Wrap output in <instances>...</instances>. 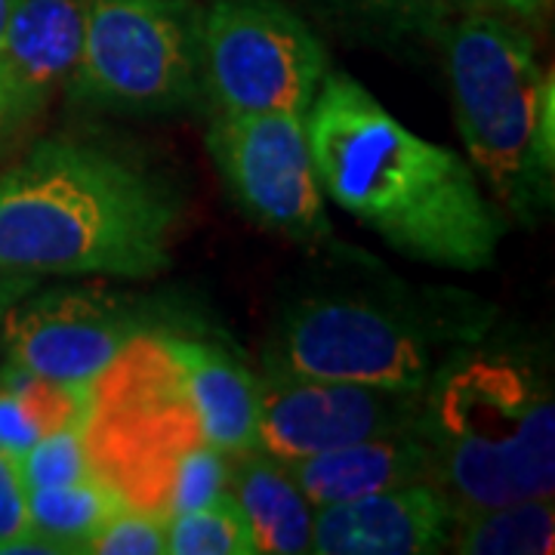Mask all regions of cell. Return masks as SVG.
Segmentation results:
<instances>
[{"label":"cell","mask_w":555,"mask_h":555,"mask_svg":"<svg viewBox=\"0 0 555 555\" xmlns=\"http://www.w3.org/2000/svg\"><path fill=\"white\" fill-rule=\"evenodd\" d=\"M306 137L324 198L396 254L456 272L494 266L503 219L481 195L473 164L416 137L352 75H324Z\"/></svg>","instance_id":"1"},{"label":"cell","mask_w":555,"mask_h":555,"mask_svg":"<svg viewBox=\"0 0 555 555\" xmlns=\"http://www.w3.org/2000/svg\"><path fill=\"white\" fill-rule=\"evenodd\" d=\"M173 192L100 142L47 137L0 173V272L142 278L170 266Z\"/></svg>","instance_id":"2"},{"label":"cell","mask_w":555,"mask_h":555,"mask_svg":"<svg viewBox=\"0 0 555 555\" xmlns=\"http://www.w3.org/2000/svg\"><path fill=\"white\" fill-rule=\"evenodd\" d=\"M257 374L222 343L145 327L93 383L87 441L96 473L118 485L192 444L259 448Z\"/></svg>","instance_id":"3"},{"label":"cell","mask_w":555,"mask_h":555,"mask_svg":"<svg viewBox=\"0 0 555 555\" xmlns=\"http://www.w3.org/2000/svg\"><path fill=\"white\" fill-rule=\"evenodd\" d=\"M485 339L454 349L420 396L416 429L454 516L555 491L550 377L534 358Z\"/></svg>","instance_id":"4"},{"label":"cell","mask_w":555,"mask_h":555,"mask_svg":"<svg viewBox=\"0 0 555 555\" xmlns=\"http://www.w3.org/2000/svg\"><path fill=\"white\" fill-rule=\"evenodd\" d=\"M438 43L476 177L509 219L537 225L555 201V80L534 35L491 10H463Z\"/></svg>","instance_id":"5"},{"label":"cell","mask_w":555,"mask_h":555,"mask_svg":"<svg viewBox=\"0 0 555 555\" xmlns=\"http://www.w3.org/2000/svg\"><path fill=\"white\" fill-rule=\"evenodd\" d=\"M496 309L454 287L297 299L266 346L269 367L423 396L460 346L488 337Z\"/></svg>","instance_id":"6"},{"label":"cell","mask_w":555,"mask_h":555,"mask_svg":"<svg viewBox=\"0 0 555 555\" xmlns=\"http://www.w3.org/2000/svg\"><path fill=\"white\" fill-rule=\"evenodd\" d=\"M201 16L198 0H87L65 96L130 115L189 108L201 96Z\"/></svg>","instance_id":"7"},{"label":"cell","mask_w":555,"mask_h":555,"mask_svg":"<svg viewBox=\"0 0 555 555\" xmlns=\"http://www.w3.org/2000/svg\"><path fill=\"white\" fill-rule=\"evenodd\" d=\"M331 72L324 40L281 0H214L201 16V96L210 112L306 115Z\"/></svg>","instance_id":"8"},{"label":"cell","mask_w":555,"mask_h":555,"mask_svg":"<svg viewBox=\"0 0 555 555\" xmlns=\"http://www.w3.org/2000/svg\"><path fill=\"white\" fill-rule=\"evenodd\" d=\"M207 152L225 192L259 229L299 244L331 238L306 115L210 112Z\"/></svg>","instance_id":"9"},{"label":"cell","mask_w":555,"mask_h":555,"mask_svg":"<svg viewBox=\"0 0 555 555\" xmlns=\"http://www.w3.org/2000/svg\"><path fill=\"white\" fill-rule=\"evenodd\" d=\"M149 327V318L127 294L102 284H40L10 309L0 327L3 361L75 392L93 383L118 352Z\"/></svg>","instance_id":"10"},{"label":"cell","mask_w":555,"mask_h":555,"mask_svg":"<svg viewBox=\"0 0 555 555\" xmlns=\"http://www.w3.org/2000/svg\"><path fill=\"white\" fill-rule=\"evenodd\" d=\"M259 451L281 463L411 429L420 396L287 374L262 364L257 374Z\"/></svg>","instance_id":"11"},{"label":"cell","mask_w":555,"mask_h":555,"mask_svg":"<svg viewBox=\"0 0 555 555\" xmlns=\"http://www.w3.org/2000/svg\"><path fill=\"white\" fill-rule=\"evenodd\" d=\"M454 506L436 481H414L377 494L318 506L312 553L433 555L448 553Z\"/></svg>","instance_id":"12"},{"label":"cell","mask_w":555,"mask_h":555,"mask_svg":"<svg viewBox=\"0 0 555 555\" xmlns=\"http://www.w3.org/2000/svg\"><path fill=\"white\" fill-rule=\"evenodd\" d=\"M83 28L87 0H16L0 38V72L20 124L72 78Z\"/></svg>","instance_id":"13"},{"label":"cell","mask_w":555,"mask_h":555,"mask_svg":"<svg viewBox=\"0 0 555 555\" xmlns=\"http://www.w3.org/2000/svg\"><path fill=\"white\" fill-rule=\"evenodd\" d=\"M284 466L315 509L414 481H433V456L416 426L291 460Z\"/></svg>","instance_id":"14"},{"label":"cell","mask_w":555,"mask_h":555,"mask_svg":"<svg viewBox=\"0 0 555 555\" xmlns=\"http://www.w3.org/2000/svg\"><path fill=\"white\" fill-rule=\"evenodd\" d=\"M229 494L238 500L250 525L257 555L312 553L315 506L299 491L287 466L266 451H244L232 456Z\"/></svg>","instance_id":"15"},{"label":"cell","mask_w":555,"mask_h":555,"mask_svg":"<svg viewBox=\"0 0 555 555\" xmlns=\"http://www.w3.org/2000/svg\"><path fill=\"white\" fill-rule=\"evenodd\" d=\"M90 396L35 377L16 364H0V451L20 456L43 436L87 426Z\"/></svg>","instance_id":"16"},{"label":"cell","mask_w":555,"mask_h":555,"mask_svg":"<svg viewBox=\"0 0 555 555\" xmlns=\"http://www.w3.org/2000/svg\"><path fill=\"white\" fill-rule=\"evenodd\" d=\"M339 35L396 50L404 43L438 40L469 0H312Z\"/></svg>","instance_id":"17"},{"label":"cell","mask_w":555,"mask_h":555,"mask_svg":"<svg viewBox=\"0 0 555 555\" xmlns=\"http://www.w3.org/2000/svg\"><path fill=\"white\" fill-rule=\"evenodd\" d=\"M553 496H528L456 516L448 553L550 555L555 550Z\"/></svg>","instance_id":"18"},{"label":"cell","mask_w":555,"mask_h":555,"mask_svg":"<svg viewBox=\"0 0 555 555\" xmlns=\"http://www.w3.org/2000/svg\"><path fill=\"white\" fill-rule=\"evenodd\" d=\"M124 506L127 500L105 476L28 491L31 531L50 537L68 555H83V543Z\"/></svg>","instance_id":"19"},{"label":"cell","mask_w":555,"mask_h":555,"mask_svg":"<svg viewBox=\"0 0 555 555\" xmlns=\"http://www.w3.org/2000/svg\"><path fill=\"white\" fill-rule=\"evenodd\" d=\"M167 555H257V543L238 500L222 494L167 518Z\"/></svg>","instance_id":"20"},{"label":"cell","mask_w":555,"mask_h":555,"mask_svg":"<svg viewBox=\"0 0 555 555\" xmlns=\"http://www.w3.org/2000/svg\"><path fill=\"white\" fill-rule=\"evenodd\" d=\"M16 460H20L22 481L28 491L62 488V485H75L83 478L100 476L93 454H90L87 426L56 429V433L35 441L28 451H22Z\"/></svg>","instance_id":"21"},{"label":"cell","mask_w":555,"mask_h":555,"mask_svg":"<svg viewBox=\"0 0 555 555\" xmlns=\"http://www.w3.org/2000/svg\"><path fill=\"white\" fill-rule=\"evenodd\" d=\"M83 555H167V518L124 506L83 543Z\"/></svg>","instance_id":"22"},{"label":"cell","mask_w":555,"mask_h":555,"mask_svg":"<svg viewBox=\"0 0 555 555\" xmlns=\"http://www.w3.org/2000/svg\"><path fill=\"white\" fill-rule=\"evenodd\" d=\"M31 531L28 518V488L22 481L20 460L0 451V555L10 543Z\"/></svg>","instance_id":"23"},{"label":"cell","mask_w":555,"mask_h":555,"mask_svg":"<svg viewBox=\"0 0 555 555\" xmlns=\"http://www.w3.org/2000/svg\"><path fill=\"white\" fill-rule=\"evenodd\" d=\"M550 0H469V10H491L506 20L531 25V22L543 20Z\"/></svg>","instance_id":"24"},{"label":"cell","mask_w":555,"mask_h":555,"mask_svg":"<svg viewBox=\"0 0 555 555\" xmlns=\"http://www.w3.org/2000/svg\"><path fill=\"white\" fill-rule=\"evenodd\" d=\"M40 284V278L20 275V272H0V327L10 315V309L20 302L25 294H31Z\"/></svg>","instance_id":"25"},{"label":"cell","mask_w":555,"mask_h":555,"mask_svg":"<svg viewBox=\"0 0 555 555\" xmlns=\"http://www.w3.org/2000/svg\"><path fill=\"white\" fill-rule=\"evenodd\" d=\"M16 124H20V120L13 115V100H10L7 80H3V72H0V142H3V137H7Z\"/></svg>","instance_id":"26"},{"label":"cell","mask_w":555,"mask_h":555,"mask_svg":"<svg viewBox=\"0 0 555 555\" xmlns=\"http://www.w3.org/2000/svg\"><path fill=\"white\" fill-rule=\"evenodd\" d=\"M13 7H16V0H0V38H3V28H7V20H10Z\"/></svg>","instance_id":"27"}]
</instances>
